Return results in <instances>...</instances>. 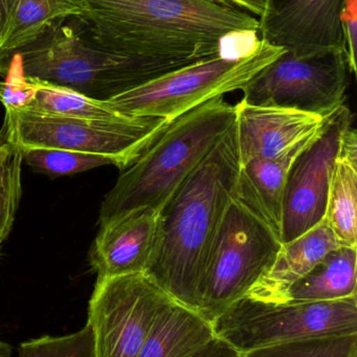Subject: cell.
<instances>
[{
	"instance_id": "7402d4cb",
	"label": "cell",
	"mask_w": 357,
	"mask_h": 357,
	"mask_svg": "<svg viewBox=\"0 0 357 357\" xmlns=\"http://www.w3.org/2000/svg\"><path fill=\"white\" fill-rule=\"evenodd\" d=\"M243 357H357V333L297 340L253 350Z\"/></svg>"
},
{
	"instance_id": "ac0fdd59",
	"label": "cell",
	"mask_w": 357,
	"mask_h": 357,
	"mask_svg": "<svg viewBox=\"0 0 357 357\" xmlns=\"http://www.w3.org/2000/svg\"><path fill=\"white\" fill-rule=\"evenodd\" d=\"M198 312L172 301L157 317L136 357H188L215 337Z\"/></svg>"
},
{
	"instance_id": "603a6c76",
	"label": "cell",
	"mask_w": 357,
	"mask_h": 357,
	"mask_svg": "<svg viewBox=\"0 0 357 357\" xmlns=\"http://www.w3.org/2000/svg\"><path fill=\"white\" fill-rule=\"evenodd\" d=\"M22 152L0 140V251L8 238L20 203Z\"/></svg>"
},
{
	"instance_id": "8992f818",
	"label": "cell",
	"mask_w": 357,
	"mask_h": 357,
	"mask_svg": "<svg viewBox=\"0 0 357 357\" xmlns=\"http://www.w3.org/2000/svg\"><path fill=\"white\" fill-rule=\"evenodd\" d=\"M286 50L260 39L257 47L237 60L212 56L170 71L106 100L129 116L159 117L171 123L192 109L242 90Z\"/></svg>"
},
{
	"instance_id": "6da1fadb",
	"label": "cell",
	"mask_w": 357,
	"mask_h": 357,
	"mask_svg": "<svg viewBox=\"0 0 357 357\" xmlns=\"http://www.w3.org/2000/svg\"><path fill=\"white\" fill-rule=\"evenodd\" d=\"M239 169L234 123L159 212L145 274L174 301L196 312L205 293L212 245L235 195Z\"/></svg>"
},
{
	"instance_id": "9c48e42d",
	"label": "cell",
	"mask_w": 357,
	"mask_h": 357,
	"mask_svg": "<svg viewBox=\"0 0 357 357\" xmlns=\"http://www.w3.org/2000/svg\"><path fill=\"white\" fill-rule=\"evenodd\" d=\"M350 73L344 50L301 56L286 50L243 88L241 100L325 117L344 105Z\"/></svg>"
},
{
	"instance_id": "5bb4252c",
	"label": "cell",
	"mask_w": 357,
	"mask_h": 357,
	"mask_svg": "<svg viewBox=\"0 0 357 357\" xmlns=\"http://www.w3.org/2000/svg\"><path fill=\"white\" fill-rule=\"evenodd\" d=\"M157 220V212L142 208L101 226L90 251V264L98 279L146 272Z\"/></svg>"
},
{
	"instance_id": "d4e9b609",
	"label": "cell",
	"mask_w": 357,
	"mask_h": 357,
	"mask_svg": "<svg viewBox=\"0 0 357 357\" xmlns=\"http://www.w3.org/2000/svg\"><path fill=\"white\" fill-rule=\"evenodd\" d=\"M19 357H96L92 327L86 324L73 335L24 342L19 347Z\"/></svg>"
},
{
	"instance_id": "83f0119b",
	"label": "cell",
	"mask_w": 357,
	"mask_h": 357,
	"mask_svg": "<svg viewBox=\"0 0 357 357\" xmlns=\"http://www.w3.org/2000/svg\"><path fill=\"white\" fill-rule=\"evenodd\" d=\"M17 1L18 0H0V41Z\"/></svg>"
},
{
	"instance_id": "f546056e",
	"label": "cell",
	"mask_w": 357,
	"mask_h": 357,
	"mask_svg": "<svg viewBox=\"0 0 357 357\" xmlns=\"http://www.w3.org/2000/svg\"><path fill=\"white\" fill-rule=\"evenodd\" d=\"M12 347L8 344L0 341V357H10Z\"/></svg>"
},
{
	"instance_id": "ffe728a7",
	"label": "cell",
	"mask_w": 357,
	"mask_h": 357,
	"mask_svg": "<svg viewBox=\"0 0 357 357\" xmlns=\"http://www.w3.org/2000/svg\"><path fill=\"white\" fill-rule=\"evenodd\" d=\"M80 0H18L0 41V63L37 41L61 21L81 18Z\"/></svg>"
},
{
	"instance_id": "484cf974",
	"label": "cell",
	"mask_w": 357,
	"mask_h": 357,
	"mask_svg": "<svg viewBox=\"0 0 357 357\" xmlns=\"http://www.w3.org/2000/svg\"><path fill=\"white\" fill-rule=\"evenodd\" d=\"M346 56L351 73H356L357 3L346 4L343 14Z\"/></svg>"
},
{
	"instance_id": "7c38bea8",
	"label": "cell",
	"mask_w": 357,
	"mask_h": 357,
	"mask_svg": "<svg viewBox=\"0 0 357 357\" xmlns=\"http://www.w3.org/2000/svg\"><path fill=\"white\" fill-rule=\"evenodd\" d=\"M346 0H268L259 18V39L295 56L327 50L346 52Z\"/></svg>"
},
{
	"instance_id": "44dd1931",
	"label": "cell",
	"mask_w": 357,
	"mask_h": 357,
	"mask_svg": "<svg viewBox=\"0 0 357 357\" xmlns=\"http://www.w3.org/2000/svg\"><path fill=\"white\" fill-rule=\"evenodd\" d=\"M29 81L34 93L29 106L24 108L27 110L94 121H117L127 116L111 108L106 100H94L75 90L45 82Z\"/></svg>"
},
{
	"instance_id": "9a60e30c",
	"label": "cell",
	"mask_w": 357,
	"mask_h": 357,
	"mask_svg": "<svg viewBox=\"0 0 357 357\" xmlns=\"http://www.w3.org/2000/svg\"><path fill=\"white\" fill-rule=\"evenodd\" d=\"M339 247L326 220L298 238L283 243L265 274L245 297L268 303H279L287 289L305 276L328 252Z\"/></svg>"
},
{
	"instance_id": "ba28073f",
	"label": "cell",
	"mask_w": 357,
	"mask_h": 357,
	"mask_svg": "<svg viewBox=\"0 0 357 357\" xmlns=\"http://www.w3.org/2000/svg\"><path fill=\"white\" fill-rule=\"evenodd\" d=\"M282 245L280 236L234 195L212 245L199 314L212 323L245 297Z\"/></svg>"
},
{
	"instance_id": "52a82bcc",
	"label": "cell",
	"mask_w": 357,
	"mask_h": 357,
	"mask_svg": "<svg viewBox=\"0 0 357 357\" xmlns=\"http://www.w3.org/2000/svg\"><path fill=\"white\" fill-rule=\"evenodd\" d=\"M211 324L216 337L242 354L297 340L352 335L357 333V296L284 303L243 297Z\"/></svg>"
},
{
	"instance_id": "f1b7e54d",
	"label": "cell",
	"mask_w": 357,
	"mask_h": 357,
	"mask_svg": "<svg viewBox=\"0 0 357 357\" xmlns=\"http://www.w3.org/2000/svg\"><path fill=\"white\" fill-rule=\"evenodd\" d=\"M231 1L235 2L241 8H245L249 13L260 18L263 15L264 10H265L268 0H231Z\"/></svg>"
},
{
	"instance_id": "3957f363",
	"label": "cell",
	"mask_w": 357,
	"mask_h": 357,
	"mask_svg": "<svg viewBox=\"0 0 357 357\" xmlns=\"http://www.w3.org/2000/svg\"><path fill=\"white\" fill-rule=\"evenodd\" d=\"M189 64L112 52L96 41L86 21L71 17L0 63V70L12 65L25 79L108 100Z\"/></svg>"
},
{
	"instance_id": "4316f807",
	"label": "cell",
	"mask_w": 357,
	"mask_h": 357,
	"mask_svg": "<svg viewBox=\"0 0 357 357\" xmlns=\"http://www.w3.org/2000/svg\"><path fill=\"white\" fill-rule=\"evenodd\" d=\"M188 357H243V354L237 351L224 340L215 337Z\"/></svg>"
},
{
	"instance_id": "5b68a950",
	"label": "cell",
	"mask_w": 357,
	"mask_h": 357,
	"mask_svg": "<svg viewBox=\"0 0 357 357\" xmlns=\"http://www.w3.org/2000/svg\"><path fill=\"white\" fill-rule=\"evenodd\" d=\"M159 117L127 116L94 121L19 109L6 110L3 142L22 152L57 149L111 159L121 171L129 167L165 131Z\"/></svg>"
},
{
	"instance_id": "e0dca14e",
	"label": "cell",
	"mask_w": 357,
	"mask_h": 357,
	"mask_svg": "<svg viewBox=\"0 0 357 357\" xmlns=\"http://www.w3.org/2000/svg\"><path fill=\"white\" fill-rule=\"evenodd\" d=\"M325 220L339 245L357 247V134L354 127L342 138L329 184Z\"/></svg>"
},
{
	"instance_id": "277c9868",
	"label": "cell",
	"mask_w": 357,
	"mask_h": 357,
	"mask_svg": "<svg viewBox=\"0 0 357 357\" xmlns=\"http://www.w3.org/2000/svg\"><path fill=\"white\" fill-rule=\"evenodd\" d=\"M236 121V107L213 98L172 121L122 171L101 206L100 227L142 208L159 213L178 187Z\"/></svg>"
},
{
	"instance_id": "4fadbf2b",
	"label": "cell",
	"mask_w": 357,
	"mask_h": 357,
	"mask_svg": "<svg viewBox=\"0 0 357 357\" xmlns=\"http://www.w3.org/2000/svg\"><path fill=\"white\" fill-rule=\"evenodd\" d=\"M237 142L240 165L268 159L316 133L325 117L293 109L236 105Z\"/></svg>"
},
{
	"instance_id": "30bf717a",
	"label": "cell",
	"mask_w": 357,
	"mask_h": 357,
	"mask_svg": "<svg viewBox=\"0 0 357 357\" xmlns=\"http://www.w3.org/2000/svg\"><path fill=\"white\" fill-rule=\"evenodd\" d=\"M174 301L145 273L96 279L88 306L96 357H136L159 314Z\"/></svg>"
},
{
	"instance_id": "d6986e66",
	"label": "cell",
	"mask_w": 357,
	"mask_h": 357,
	"mask_svg": "<svg viewBox=\"0 0 357 357\" xmlns=\"http://www.w3.org/2000/svg\"><path fill=\"white\" fill-rule=\"evenodd\" d=\"M356 264L357 247L339 245L293 283L279 303L335 301L357 296Z\"/></svg>"
},
{
	"instance_id": "2e32d148",
	"label": "cell",
	"mask_w": 357,
	"mask_h": 357,
	"mask_svg": "<svg viewBox=\"0 0 357 357\" xmlns=\"http://www.w3.org/2000/svg\"><path fill=\"white\" fill-rule=\"evenodd\" d=\"M314 134L278 156L254 159L240 165L235 197L249 206L279 236L289 169Z\"/></svg>"
},
{
	"instance_id": "cb8c5ba5",
	"label": "cell",
	"mask_w": 357,
	"mask_h": 357,
	"mask_svg": "<svg viewBox=\"0 0 357 357\" xmlns=\"http://www.w3.org/2000/svg\"><path fill=\"white\" fill-rule=\"evenodd\" d=\"M22 160L34 172L52 178L75 175L103 165H115L107 157L57 149L22 151Z\"/></svg>"
},
{
	"instance_id": "7a4b0ae2",
	"label": "cell",
	"mask_w": 357,
	"mask_h": 357,
	"mask_svg": "<svg viewBox=\"0 0 357 357\" xmlns=\"http://www.w3.org/2000/svg\"><path fill=\"white\" fill-rule=\"evenodd\" d=\"M99 43L126 56L197 62L224 40L259 31V18L231 0H80Z\"/></svg>"
},
{
	"instance_id": "8fae6325",
	"label": "cell",
	"mask_w": 357,
	"mask_h": 357,
	"mask_svg": "<svg viewBox=\"0 0 357 357\" xmlns=\"http://www.w3.org/2000/svg\"><path fill=\"white\" fill-rule=\"evenodd\" d=\"M354 123L345 105L325 116L289 169L283 197L282 243L312 230L326 215L329 184L344 134Z\"/></svg>"
}]
</instances>
